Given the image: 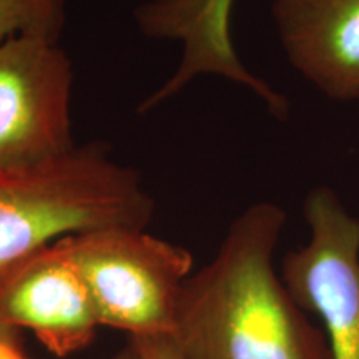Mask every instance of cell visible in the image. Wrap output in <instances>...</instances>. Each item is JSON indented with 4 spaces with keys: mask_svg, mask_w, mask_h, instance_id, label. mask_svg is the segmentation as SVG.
<instances>
[{
    "mask_svg": "<svg viewBox=\"0 0 359 359\" xmlns=\"http://www.w3.org/2000/svg\"><path fill=\"white\" fill-rule=\"evenodd\" d=\"M0 326L34 331L58 358L95 338L100 321L92 296L57 241L0 273Z\"/></svg>",
    "mask_w": 359,
    "mask_h": 359,
    "instance_id": "52a82bcc",
    "label": "cell"
},
{
    "mask_svg": "<svg viewBox=\"0 0 359 359\" xmlns=\"http://www.w3.org/2000/svg\"><path fill=\"white\" fill-rule=\"evenodd\" d=\"M155 200L142 173L90 142L55 158L0 168V273L74 233L147 228Z\"/></svg>",
    "mask_w": 359,
    "mask_h": 359,
    "instance_id": "7a4b0ae2",
    "label": "cell"
},
{
    "mask_svg": "<svg viewBox=\"0 0 359 359\" xmlns=\"http://www.w3.org/2000/svg\"><path fill=\"white\" fill-rule=\"evenodd\" d=\"M114 359H183L173 336H128Z\"/></svg>",
    "mask_w": 359,
    "mask_h": 359,
    "instance_id": "30bf717a",
    "label": "cell"
},
{
    "mask_svg": "<svg viewBox=\"0 0 359 359\" xmlns=\"http://www.w3.org/2000/svg\"><path fill=\"white\" fill-rule=\"evenodd\" d=\"M304 218L309 240L285 255L281 280L321 320L331 358L359 359V218L325 185L306 195Z\"/></svg>",
    "mask_w": 359,
    "mask_h": 359,
    "instance_id": "277c9868",
    "label": "cell"
},
{
    "mask_svg": "<svg viewBox=\"0 0 359 359\" xmlns=\"http://www.w3.org/2000/svg\"><path fill=\"white\" fill-rule=\"evenodd\" d=\"M69 0H0V43L15 37L60 42Z\"/></svg>",
    "mask_w": 359,
    "mask_h": 359,
    "instance_id": "9c48e42d",
    "label": "cell"
},
{
    "mask_svg": "<svg viewBox=\"0 0 359 359\" xmlns=\"http://www.w3.org/2000/svg\"><path fill=\"white\" fill-rule=\"evenodd\" d=\"M74 82L60 42L15 37L0 43V168L40 163L77 147Z\"/></svg>",
    "mask_w": 359,
    "mask_h": 359,
    "instance_id": "5b68a950",
    "label": "cell"
},
{
    "mask_svg": "<svg viewBox=\"0 0 359 359\" xmlns=\"http://www.w3.org/2000/svg\"><path fill=\"white\" fill-rule=\"evenodd\" d=\"M290 65L334 102L359 100V0H273Z\"/></svg>",
    "mask_w": 359,
    "mask_h": 359,
    "instance_id": "ba28073f",
    "label": "cell"
},
{
    "mask_svg": "<svg viewBox=\"0 0 359 359\" xmlns=\"http://www.w3.org/2000/svg\"><path fill=\"white\" fill-rule=\"evenodd\" d=\"M286 213L259 201L228 226L210 263L180 296L173 338L183 359H333L325 330L275 269Z\"/></svg>",
    "mask_w": 359,
    "mask_h": 359,
    "instance_id": "6da1fadb",
    "label": "cell"
},
{
    "mask_svg": "<svg viewBox=\"0 0 359 359\" xmlns=\"http://www.w3.org/2000/svg\"><path fill=\"white\" fill-rule=\"evenodd\" d=\"M92 296L100 326L128 336H173L193 257L145 228L107 226L57 240Z\"/></svg>",
    "mask_w": 359,
    "mask_h": 359,
    "instance_id": "3957f363",
    "label": "cell"
},
{
    "mask_svg": "<svg viewBox=\"0 0 359 359\" xmlns=\"http://www.w3.org/2000/svg\"><path fill=\"white\" fill-rule=\"evenodd\" d=\"M15 330L0 326V359H30L15 338Z\"/></svg>",
    "mask_w": 359,
    "mask_h": 359,
    "instance_id": "8fae6325",
    "label": "cell"
},
{
    "mask_svg": "<svg viewBox=\"0 0 359 359\" xmlns=\"http://www.w3.org/2000/svg\"><path fill=\"white\" fill-rule=\"evenodd\" d=\"M233 4L235 0H147L137 7L135 20L143 35L182 47L172 77L140 103V114L155 110L201 75H217L251 90L276 118L288 115V100L251 74L238 57L230 32Z\"/></svg>",
    "mask_w": 359,
    "mask_h": 359,
    "instance_id": "8992f818",
    "label": "cell"
}]
</instances>
